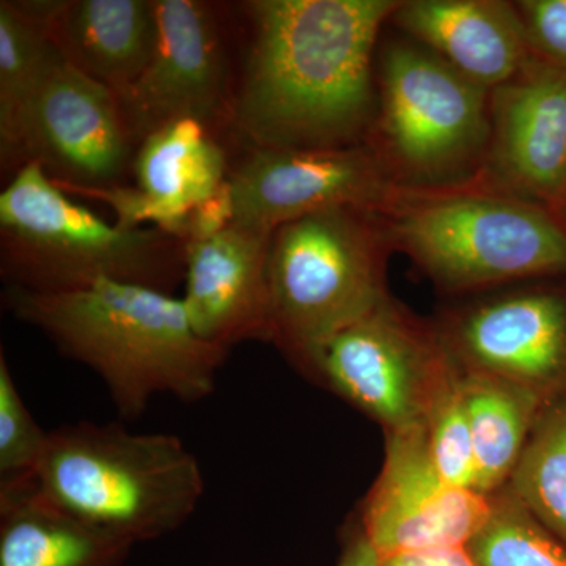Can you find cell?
Returning a JSON list of instances; mask_svg holds the SVG:
<instances>
[{
  "label": "cell",
  "mask_w": 566,
  "mask_h": 566,
  "mask_svg": "<svg viewBox=\"0 0 566 566\" xmlns=\"http://www.w3.org/2000/svg\"><path fill=\"white\" fill-rule=\"evenodd\" d=\"M158 40L147 69L123 95L137 148L177 120H196L229 137L240 65L233 62V18L226 3L153 0Z\"/></svg>",
  "instance_id": "9c48e42d"
},
{
  "label": "cell",
  "mask_w": 566,
  "mask_h": 566,
  "mask_svg": "<svg viewBox=\"0 0 566 566\" xmlns=\"http://www.w3.org/2000/svg\"><path fill=\"white\" fill-rule=\"evenodd\" d=\"M379 562L381 557L368 542L359 521H356L346 531L344 549L337 566H379Z\"/></svg>",
  "instance_id": "f1b7e54d"
},
{
  "label": "cell",
  "mask_w": 566,
  "mask_h": 566,
  "mask_svg": "<svg viewBox=\"0 0 566 566\" xmlns=\"http://www.w3.org/2000/svg\"><path fill=\"white\" fill-rule=\"evenodd\" d=\"M3 303L62 356L91 368L126 420L144 416L158 395L207 400L230 353L193 333L181 297L133 283L65 293L6 286Z\"/></svg>",
  "instance_id": "7a4b0ae2"
},
{
  "label": "cell",
  "mask_w": 566,
  "mask_h": 566,
  "mask_svg": "<svg viewBox=\"0 0 566 566\" xmlns=\"http://www.w3.org/2000/svg\"><path fill=\"white\" fill-rule=\"evenodd\" d=\"M273 234L232 223L210 240L188 243L181 301L207 344L227 352L244 342L270 344Z\"/></svg>",
  "instance_id": "9a60e30c"
},
{
  "label": "cell",
  "mask_w": 566,
  "mask_h": 566,
  "mask_svg": "<svg viewBox=\"0 0 566 566\" xmlns=\"http://www.w3.org/2000/svg\"><path fill=\"white\" fill-rule=\"evenodd\" d=\"M63 61L123 95L147 69L156 40L153 0H28Z\"/></svg>",
  "instance_id": "e0dca14e"
},
{
  "label": "cell",
  "mask_w": 566,
  "mask_h": 566,
  "mask_svg": "<svg viewBox=\"0 0 566 566\" xmlns=\"http://www.w3.org/2000/svg\"><path fill=\"white\" fill-rule=\"evenodd\" d=\"M227 180L233 223L264 232L331 208L378 212L398 189L367 144L244 150Z\"/></svg>",
  "instance_id": "7c38bea8"
},
{
  "label": "cell",
  "mask_w": 566,
  "mask_h": 566,
  "mask_svg": "<svg viewBox=\"0 0 566 566\" xmlns=\"http://www.w3.org/2000/svg\"><path fill=\"white\" fill-rule=\"evenodd\" d=\"M463 376V375H461ZM428 452L449 485L475 491V455L461 378L424 422Z\"/></svg>",
  "instance_id": "d4e9b609"
},
{
  "label": "cell",
  "mask_w": 566,
  "mask_h": 566,
  "mask_svg": "<svg viewBox=\"0 0 566 566\" xmlns=\"http://www.w3.org/2000/svg\"><path fill=\"white\" fill-rule=\"evenodd\" d=\"M465 549L475 566H566V545L502 488Z\"/></svg>",
  "instance_id": "603a6c76"
},
{
  "label": "cell",
  "mask_w": 566,
  "mask_h": 566,
  "mask_svg": "<svg viewBox=\"0 0 566 566\" xmlns=\"http://www.w3.org/2000/svg\"><path fill=\"white\" fill-rule=\"evenodd\" d=\"M553 212L566 229V191L564 196H562L560 202H558L556 208H554Z\"/></svg>",
  "instance_id": "f546056e"
},
{
  "label": "cell",
  "mask_w": 566,
  "mask_h": 566,
  "mask_svg": "<svg viewBox=\"0 0 566 566\" xmlns=\"http://www.w3.org/2000/svg\"><path fill=\"white\" fill-rule=\"evenodd\" d=\"M62 55L28 0L0 2V167L17 174L18 142L25 112ZM7 180V181H9Z\"/></svg>",
  "instance_id": "44dd1931"
},
{
  "label": "cell",
  "mask_w": 566,
  "mask_h": 566,
  "mask_svg": "<svg viewBox=\"0 0 566 566\" xmlns=\"http://www.w3.org/2000/svg\"><path fill=\"white\" fill-rule=\"evenodd\" d=\"M379 566H475V564L463 546L394 554V556L382 557Z\"/></svg>",
  "instance_id": "83f0119b"
},
{
  "label": "cell",
  "mask_w": 566,
  "mask_h": 566,
  "mask_svg": "<svg viewBox=\"0 0 566 566\" xmlns=\"http://www.w3.org/2000/svg\"><path fill=\"white\" fill-rule=\"evenodd\" d=\"M375 212L331 208L279 227L271 240V335L301 371L333 335L390 297L392 253Z\"/></svg>",
  "instance_id": "52a82bcc"
},
{
  "label": "cell",
  "mask_w": 566,
  "mask_h": 566,
  "mask_svg": "<svg viewBox=\"0 0 566 566\" xmlns=\"http://www.w3.org/2000/svg\"><path fill=\"white\" fill-rule=\"evenodd\" d=\"M375 214L392 251L452 297L566 277V229L557 216L480 181L436 191L398 188Z\"/></svg>",
  "instance_id": "3957f363"
},
{
  "label": "cell",
  "mask_w": 566,
  "mask_h": 566,
  "mask_svg": "<svg viewBox=\"0 0 566 566\" xmlns=\"http://www.w3.org/2000/svg\"><path fill=\"white\" fill-rule=\"evenodd\" d=\"M389 24L490 92L532 55L515 2L400 0Z\"/></svg>",
  "instance_id": "2e32d148"
},
{
  "label": "cell",
  "mask_w": 566,
  "mask_h": 566,
  "mask_svg": "<svg viewBox=\"0 0 566 566\" xmlns=\"http://www.w3.org/2000/svg\"><path fill=\"white\" fill-rule=\"evenodd\" d=\"M234 222V207L229 180L222 182L211 197L197 205L186 222V243L210 240Z\"/></svg>",
  "instance_id": "4316f807"
},
{
  "label": "cell",
  "mask_w": 566,
  "mask_h": 566,
  "mask_svg": "<svg viewBox=\"0 0 566 566\" xmlns=\"http://www.w3.org/2000/svg\"><path fill=\"white\" fill-rule=\"evenodd\" d=\"M553 211L566 191V70L532 54L491 92V137L479 180Z\"/></svg>",
  "instance_id": "5bb4252c"
},
{
  "label": "cell",
  "mask_w": 566,
  "mask_h": 566,
  "mask_svg": "<svg viewBox=\"0 0 566 566\" xmlns=\"http://www.w3.org/2000/svg\"><path fill=\"white\" fill-rule=\"evenodd\" d=\"M186 251L172 233L109 222L74 202L36 163L0 192V274L11 289L65 293L114 281L174 294Z\"/></svg>",
  "instance_id": "5b68a950"
},
{
  "label": "cell",
  "mask_w": 566,
  "mask_h": 566,
  "mask_svg": "<svg viewBox=\"0 0 566 566\" xmlns=\"http://www.w3.org/2000/svg\"><path fill=\"white\" fill-rule=\"evenodd\" d=\"M505 488L566 545V394L543 406Z\"/></svg>",
  "instance_id": "7402d4cb"
},
{
  "label": "cell",
  "mask_w": 566,
  "mask_h": 566,
  "mask_svg": "<svg viewBox=\"0 0 566 566\" xmlns=\"http://www.w3.org/2000/svg\"><path fill=\"white\" fill-rule=\"evenodd\" d=\"M50 431H44L25 405L0 352V493L33 485Z\"/></svg>",
  "instance_id": "cb8c5ba5"
},
{
  "label": "cell",
  "mask_w": 566,
  "mask_h": 566,
  "mask_svg": "<svg viewBox=\"0 0 566 566\" xmlns=\"http://www.w3.org/2000/svg\"><path fill=\"white\" fill-rule=\"evenodd\" d=\"M136 151L117 93L63 61L25 112L17 172L36 163L66 193L122 188Z\"/></svg>",
  "instance_id": "8fae6325"
},
{
  "label": "cell",
  "mask_w": 566,
  "mask_h": 566,
  "mask_svg": "<svg viewBox=\"0 0 566 566\" xmlns=\"http://www.w3.org/2000/svg\"><path fill=\"white\" fill-rule=\"evenodd\" d=\"M490 137V91L408 36L379 48L365 144L397 188L436 191L479 180Z\"/></svg>",
  "instance_id": "8992f818"
},
{
  "label": "cell",
  "mask_w": 566,
  "mask_h": 566,
  "mask_svg": "<svg viewBox=\"0 0 566 566\" xmlns=\"http://www.w3.org/2000/svg\"><path fill=\"white\" fill-rule=\"evenodd\" d=\"M515 7L532 54L566 70V0H517Z\"/></svg>",
  "instance_id": "484cf974"
},
{
  "label": "cell",
  "mask_w": 566,
  "mask_h": 566,
  "mask_svg": "<svg viewBox=\"0 0 566 566\" xmlns=\"http://www.w3.org/2000/svg\"><path fill=\"white\" fill-rule=\"evenodd\" d=\"M491 497L449 485L431 461L423 427L386 433L381 472L359 524L379 557L463 547L490 515Z\"/></svg>",
  "instance_id": "4fadbf2b"
},
{
  "label": "cell",
  "mask_w": 566,
  "mask_h": 566,
  "mask_svg": "<svg viewBox=\"0 0 566 566\" xmlns=\"http://www.w3.org/2000/svg\"><path fill=\"white\" fill-rule=\"evenodd\" d=\"M229 172L222 139L202 123L177 120L142 142L133 186L161 210L167 232L185 240L189 214L221 188Z\"/></svg>",
  "instance_id": "ac0fdd59"
},
{
  "label": "cell",
  "mask_w": 566,
  "mask_h": 566,
  "mask_svg": "<svg viewBox=\"0 0 566 566\" xmlns=\"http://www.w3.org/2000/svg\"><path fill=\"white\" fill-rule=\"evenodd\" d=\"M300 374L395 433L423 427L463 370L433 319L390 296L324 342Z\"/></svg>",
  "instance_id": "ba28073f"
},
{
  "label": "cell",
  "mask_w": 566,
  "mask_h": 566,
  "mask_svg": "<svg viewBox=\"0 0 566 566\" xmlns=\"http://www.w3.org/2000/svg\"><path fill=\"white\" fill-rule=\"evenodd\" d=\"M475 455V491L493 495L506 486L523 455L545 400L493 376H461Z\"/></svg>",
  "instance_id": "ffe728a7"
},
{
  "label": "cell",
  "mask_w": 566,
  "mask_h": 566,
  "mask_svg": "<svg viewBox=\"0 0 566 566\" xmlns=\"http://www.w3.org/2000/svg\"><path fill=\"white\" fill-rule=\"evenodd\" d=\"M33 488L81 523L134 547L185 526L207 486L199 460L178 436L84 420L50 431Z\"/></svg>",
  "instance_id": "277c9868"
},
{
  "label": "cell",
  "mask_w": 566,
  "mask_h": 566,
  "mask_svg": "<svg viewBox=\"0 0 566 566\" xmlns=\"http://www.w3.org/2000/svg\"><path fill=\"white\" fill-rule=\"evenodd\" d=\"M433 323L461 370L524 387L546 403L566 394V277L457 297Z\"/></svg>",
  "instance_id": "30bf717a"
},
{
  "label": "cell",
  "mask_w": 566,
  "mask_h": 566,
  "mask_svg": "<svg viewBox=\"0 0 566 566\" xmlns=\"http://www.w3.org/2000/svg\"><path fill=\"white\" fill-rule=\"evenodd\" d=\"M400 0H251L230 139L243 150L365 144L376 59Z\"/></svg>",
  "instance_id": "6da1fadb"
},
{
  "label": "cell",
  "mask_w": 566,
  "mask_h": 566,
  "mask_svg": "<svg viewBox=\"0 0 566 566\" xmlns=\"http://www.w3.org/2000/svg\"><path fill=\"white\" fill-rule=\"evenodd\" d=\"M133 549L52 505L33 485L0 493V566H125Z\"/></svg>",
  "instance_id": "d6986e66"
}]
</instances>
